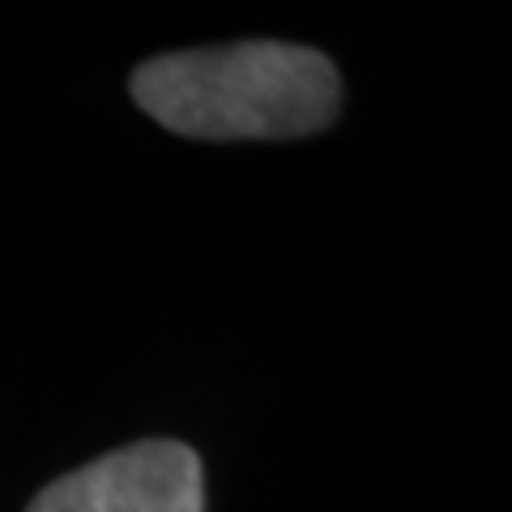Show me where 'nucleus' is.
<instances>
[{"label":"nucleus","instance_id":"f03ea898","mask_svg":"<svg viewBox=\"0 0 512 512\" xmlns=\"http://www.w3.org/2000/svg\"><path fill=\"white\" fill-rule=\"evenodd\" d=\"M26 512H205L201 457L180 440H141L56 478Z\"/></svg>","mask_w":512,"mask_h":512},{"label":"nucleus","instance_id":"f257e3e1","mask_svg":"<svg viewBox=\"0 0 512 512\" xmlns=\"http://www.w3.org/2000/svg\"><path fill=\"white\" fill-rule=\"evenodd\" d=\"M133 99L192 141H274L338 120L342 77L316 47L256 39L154 56L133 73Z\"/></svg>","mask_w":512,"mask_h":512}]
</instances>
